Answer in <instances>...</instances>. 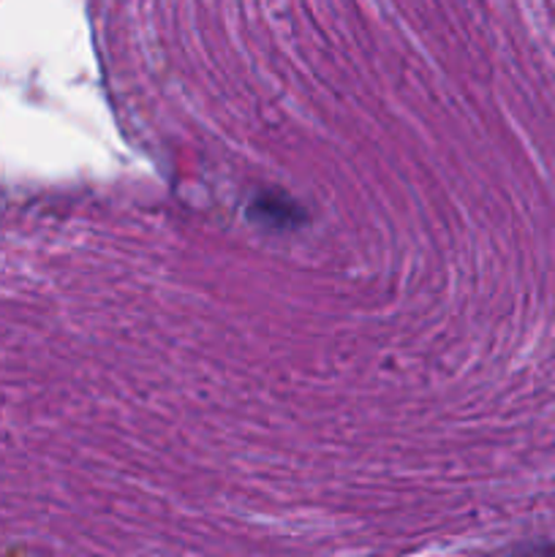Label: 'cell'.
Masks as SVG:
<instances>
[{"label":"cell","instance_id":"obj_1","mask_svg":"<svg viewBox=\"0 0 555 557\" xmlns=\"http://www.w3.org/2000/svg\"><path fill=\"white\" fill-rule=\"evenodd\" d=\"M254 218H259V221H270L272 226H283L288 218V223L297 221V215H294V207H288V210H283V196H264V199H256L254 205Z\"/></svg>","mask_w":555,"mask_h":557}]
</instances>
